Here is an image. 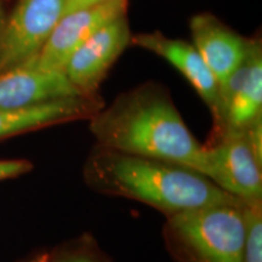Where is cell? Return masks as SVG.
Instances as JSON below:
<instances>
[{"label": "cell", "instance_id": "6da1fadb", "mask_svg": "<svg viewBox=\"0 0 262 262\" xmlns=\"http://www.w3.org/2000/svg\"><path fill=\"white\" fill-rule=\"evenodd\" d=\"M89 129L98 146L182 164L205 175V146L186 125L170 91L157 81L118 95L90 118Z\"/></svg>", "mask_w": 262, "mask_h": 262}, {"label": "cell", "instance_id": "7a4b0ae2", "mask_svg": "<svg viewBox=\"0 0 262 262\" xmlns=\"http://www.w3.org/2000/svg\"><path fill=\"white\" fill-rule=\"evenodd\" d=\"M83 180L91 191L143 203L165 216L237 198L182 164L98 145L83 164Z\"/></svg>", "mask_w": 262, "mask_h": 262}, {"label": "cell", "instance_id": "3957f363", "mask_svg": "<svg viewBox=\"0 0 262 262\" xmlns=\"http://www.w3.org/2000/svg\"><path fill=\"white\" fill-rule=\"evenodd\" d=\"M242 199L166 216L163 239L175 262H243Z\"/></svg>", "mask_w": 262, "mask_h": 262}, {"label": "cell", "instance_id": "277c9868", "mask_svg": "<svg viewBox=\"0 0 262 262\" xmlns=\"http://www.w3.org/2000/svg\"><path fill=\"white\" fill-rule=\"evenodd\" d=\"M204 146L205 176L237 198H262V159L251 147L245 130L210 135Z\"/></svg>", "mask_w": 262, "mask_h": 262}, {"label": "cell", "instance_id": "5b68a950", "mask_svg": "<svg viewBox=\"0 0 262 262\" xmlns=\"http://www.w3.org/2000/svg\"><path fill=\"white\" fill-rule=\"evenodd\" d=\"M66 0H17L6 16L0 72L32 62L63 15Z\"/></svg>", "mask_w": 262, "mask_h": 262}, {"label": "cell", "instance_id": "8992f818", "mask_svg": "<svg viewBox=\"0 0 262 262\" xmlns=\"http://www.w3.org/2000/svg\"><path fill=\"white\" fill-rule=\"evenodd\" d=\"M262 119V44L249 38L248 51L238 68L220 85L219 117L211 135L222 131L245 130Z\"/></svg>", "mask_w": 262, "mask_h": 262}, {"label": "cell", "instance_id": "52a82bcc", "mask_svg": "<svg viewBox=\"0 0 262 262\" xmlns=\"http://www.w3.org/2000/svg\"><path fill=\"white\" fill-rule=\"evenodd\" d=\"M131 37L126 15L103 26L68 58L63 68L67 79L84 96H98L101 84L130 45Z\"/></svg>", "mask_w": 262, "mask_h": 262}, {"label": "cell", "instance_id": "ba28073f", "mask_svg": "<svg viewBox=\"0 0 262 262\" xmlns=\"http://www.w3.org/2000/svg\"><path fill=\"white\" fill-rule=\"evenodd\" d=\"M129 0H104L62 15L38 56L29 63L48 71L63 72L75 49L95 32L126 15Z\"/></svg>", "mask_w": 262, "mask_h": 262}, {"label": "cell", "instance_id": "9c48e42d", "mask_svg": "<svg viewBox=\"0 0 262 262\" xmlns=\"http://www.w3.org/2000/svg\"><path fill=\"white\" fill-rule=\"evenodd\" d=\"M130 45L152 52L173 66L210 110L212 123L217 119L220 108L219 83L192 41L170 38L155 31L133 34Z\"/></svg>", "mask_w": 262, "mask_h": 262}, {"label": "cell", "instance_id": "30bf717a", "mask_svg": "<svg viewBox=\"0 0 262 262\" xmlns=\"http://www.w3.org/2000/svg\"><path fill=\"white\" fill-rule=\"evenodd\" d=\"M192 44L220 85L237 70L248 51L249 38L228 27L210 12H201L189 19Z\"/></svg>", "mask_w": 262, "mask_h": 262}, {"label": "cell", "instance_id": "8fae6325", "mask_svg": "<svg viewBox=\"0 0 262 262\" xmlns=\"http://www.w3.org/2000/svg\"><path fill=\"white\" fill-rule=\"evenodd\" d=\"M81 95L63 72L27 63L0 72V110H15Z\"/></svg>", "mask_w": 262, "mask_h": 262}, {"label": "cell", "instance_id": "7c38bea8", "mask_svg": "<svg viewBox=\"0 0 262 262\" xmlns=\"http://www.w3.org/2000/svg\"><path fill=\"white\" fill-rule=\"evenodd\" d=\"M103 106L100 95H78L25 108L0 110V140L58 124L89 120Z\"/></svg>", "mask_w": 262, "mask_h": 262}, {"label": "cell", "instance_id": "4fadbf2b", "mask_svg": "<svg viewBox=\"0 0 262 262\" xmlns=\"http://www.w3.org/2000/svg\"><path fill=\"white\" fill-rule=\"evenodd\" d=\"M42 262H114L93 234L83 233L47 253Z\"/></svg>", "mask_w": 262, "mask_h": 262}, {"label": "cell", "instance_id": "5bb4252c", "mask_svg": "<svg viewBox=\"0 0 262 262\" xmlns=\"http://www.w3.org/2000/svg\"><path fill=\"white\" fill-rule=\"evenodd\" d=\"M244 215L243 262H262V198L242 199Z\"/></svg>", "mask_w": 262, "mask_h": 262}, {"label": "cell", "instance_id": "9a60e30c", "mask_svg": "<svg viewBox=\"0 0 262 262\" xmlns=\"http://www.w3.org/2000/svg\"><path fill=\"white\" fill-rule=\"evenodd\" d=\"M33 169V164L26 159L0 160V181L25 175Z\"/></svg>", "mask_w": 262, "mask_h": 262}, {"label": "cell", "instance_id": "2e32d148", "mask_svg": "<svg viewBox=\"0 0 262 262\" xmlns=\"http://www.w3.org/2000/svg\"><path fill=\"white\" fill-rule=\"evenodd\" d=\"M104 2V0H66L63 14L73 11V10L85 8V6H90L94 4H98V3Z\"/></svg>", "mask_w": 262, "mask_h": 262}, {"label": "cell", "instance_id": "e0dca14e", "mask_svg": "<svg viewBox=\"0 0 262 262\" xmlns=\"http://www.w3.org/2000/svg\"><path fill=\"white\" fill-rule=\"evenodd\" d=\"M6 12L3 5V0H0V54H2V40H3V32H4L5 19H6Z\"/></svg>", "mask_w": 262, "mask_h": 262}, {"label": "cell", "instance_id": "ac0fdd59", "mask_svg": "<svg viewBox=\"0 0 262 262\" xmlns=\"http://www.w3.org/2000/svg\"><path fill=\"white\" fill-rule=\"evenodd\" d=\"M45 256H47V253L40 254V255H37V256H34V257L29 258V260H27V261H24V262H42V261H44Z\"/></svg>", "mask_w": 262, "mask_h": 262}]
</instances>
